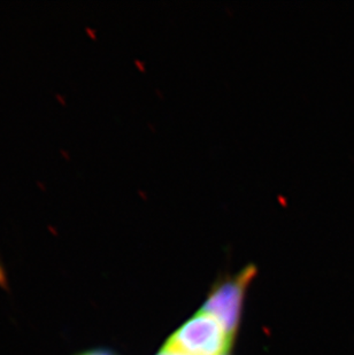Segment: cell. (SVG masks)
<instances>
[{"mask_svg":"<svg viewBox=\"0 0 354 355\" xmlns=\"http://www.w3.org/2000/svg\"><path fill=\"white\" fill-rule=\"evenodd\" d=\"M255 272V267L250 265L237 275L226 278L213 288L203 307V312L220 322L231 343L241 322L245 292Z\"/></svg>","mask_w":354,"mask_h":355,"instance_id":"2","label":"cell"},{"mask_svg":"<svg viewBox=\"0 0 354 355\" xmlns=\"http://www.w3.org/2000/svg\"><path fill=\"white\" fill-rule=\"evenodd\" d=\"M75 355H117L115 353L112 352L110 349H87V351H82V352L76 353Z\"/></svg>","mask_w":354,"mask_h":355,"instance_id":"3","label":"cell"},{"mask_svg":"<svg viewBox=\"0 0 354 355\" xmlns=\"http://www.w3.org/2000/svg\"><path fill=\"white\" fill-rule=\"evenodd\" d=\"M231 345L220 322L203 311L180 325L166 343L168 347L189 355H224Z\"/></svg>","mask_w":354,"mask_h":355,"instance_id":"1","label":"cell"},{"mask_svg":"<svg viewBox=\"0 0 354 355\" xmlns=\"http://www.w3.org/2000/svg\"><path fill=\"white\" fill-rule=\"evenodd\" d=\"M224 355H227V354H224Z\"/></svg>","mask_w":354,"mask_h":355,"instance_id":"5","label":"cell"},{"mask_svg":"<svg viewBox=\"0 0 354 355\" xmlns=\"http://www.w3.org/2000/svg\"><path fill=\"white\" fill-rule=\"evenodd\" d=\"M158 355H189L185 354V353L180 352V351H177V349H171V347H168V346L165 345L164 349H161L160 352Z\"/></svg>","mask_w":354,"mask_h":355,"instance_id":"4","label":"cell"}]
</instances>
